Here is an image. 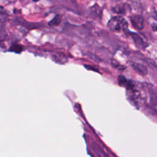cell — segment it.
<instances>
[{
  "mask_svg": "<svg viewBox=\"0 0 157 157\" xmlns=\"http://www.w3.org/2000/svg\"><path fill=\"white\" fill-rule=\"evenodd\" d=\"M4 11V9L3 7L0 6V12H1V13H2Z\"/></svg>",
  "mask_w": 157,
  "mask_h": 157,
  "instance_id": "obj_9",
  "label": "cell"
},
{
  "mask_svg": "<svg viewBox=\"0 0 157 157\" xmlns=\"http://www.w3.org/2000/svg\"><path fill=\"white\" fill-rule=\"evenodd\" d=\"M128 26V24L126 20L124 18L119 16L112 18L107 23L108 28L110 30L116 32L126 30Z\"/></svg>",
  "mask_w": 157,
  "mask_h": 157,
  "instance_id": "obj_1",
  "label": "cell"
},
{
  "mask_svg": "<svg viewBox=\"0 0 157 157\" xmlns=\"http://www.w3.org/2000/svg\"><path fill=\"white\" fill-rule=\"evenodd\" d=\"M23 50L22 45L18 44H13L9 49V52H15L17 53H20Z\"/></svg>",
  "mask_w": 157,
  "mask_h": 157,
  "instance_id": "obj_6",
  "label": "cell"
},
{
  "mask_svg": "<svg viewBox=\"0 0 157 157\" xmlns=\"http://www.w3.org/2000/svg\"><path fill=\"white\" fill-rule=\"evenodd\" d=\"M131 22L132 26L137 29H142L144 27V21L141 16L135 15L130 17Z\"/></svg>",
  "mask_w": 157,
  "mask_h": 157,
  "instance_id": "obj_2",
  "label": "cell"
},
{
  "mask_svg": "<svg viewBox=\"0 0 157 157\" xmlns=\"http://www.w3.org/2000/svg\"><path fill=\"white\" fill-rule=\"evenodd\" d=\"M85 67L87 69H90V70H92V71H96V69H94V67H91V66H90L85 65Z\"/></svg>",
  "mask_w": 157,
  "mask_h": 157,
  "instance_id": "obj_8",
  "label": "cell"
},
{
  "mask_svg": "<svg viewBox=\"0 0 157 157\" xmlns=\"http://www.w3.org/2000/svg\"><path fill=\"white\" fill-rule=\"evenodd\" d=\"M118 82L120 86L126 87V89L128 90H133V88H134L133 83L131 81L127 80L123 75H120L118 77Z\"/></svg>",
  "mask_w": 157,
  "mask_h": 157,
  "instance_id": "obj_3",
  "label": "cell"
},
{
  "mask_svg": "<svg viewBox=\"0 0 157 157\" xmlns=\"http://www.w3.org/2000/svg\"><path fill=\"white\" fill-rule=\"evenodd\" d=\"M131 65L132 67V68L134 69V70L136 72H137L138 74H139L142 75H145L147 74V72H148L147 69L144 65L139 64V63H134V62L131 63Z\"/></svg>",
  "mask_w": 157,
  "mask_h": 157,
  "instance_id": "obj_4",
  "label": "cell"
},
{
  "mask_svg": "<svg viewBox=\"0 0 157 157\" xmlns=\"http://www.w3.org/2000/svg\"><path fill=\"white\" fill-rule=\"evenodd\" d=\"M131 36L132 37V39H134V41L135 42V43L137 45H138L139 47H144V42H143L142 38L139 36L138 35H137L136 34H132L131 33Z\"/></svg>",
  "mask_w": 157,
  "mask_h": 157,
  "instance_id": "obj_5",
  "label": "cell"
},
{
  "mask_svg": "<svg viewBox=\"0 0 157 157\" xmlns=\"http://www.w3.org/2000/svg\"><path fill=\"white\" fill-rule=\"evenodd\" d=\"M61 21V16L59 15H56L55 17L48 23V25L54 26L58 25Z\"/></svg>",
  "mask_w": 157,
  "mask_h": 157,
  "instance_id": "obj_7",
  "label": "cell"
},
{
  "mask_svg": "<svg viewBox=\"0 0 157 157\" xmlns=\"http://www.w3.org/2000/svg\"><path fill=\"white\" fill-rule=\"evenodd\" d=\"M39 1H40V0H33V1H34V2H37Z\"/></svg>",
  "mask_w": 157,
  "mask_h": 157,
  "instance_id": "obj_10",
  "label": "cell"
}]
</instances>
